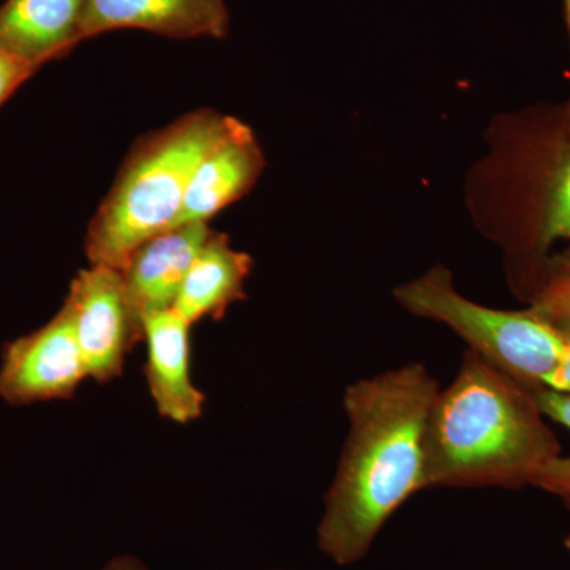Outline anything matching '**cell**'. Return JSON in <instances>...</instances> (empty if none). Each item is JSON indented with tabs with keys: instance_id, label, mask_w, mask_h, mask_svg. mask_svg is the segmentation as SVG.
<instances>
[{
	"instance_id": "18",
	"label": "cell",
	"mask_w": 570,
	"mask_h": 570,
	"mask_svg": "<svg viewBox=\"0 0 570 570\" xmlns=\"http://www.w3.org/2000/svg\"><path fill=\"white\" fill-rule=\"evenodd\" d=\"M102 570H151L146 568L138 558L119 557L108 562Z\"/></svg>"
},
{
	"instance_id": "12",
	"label": "cell",
	"mask_w": 570,
	"mask_h": 570,
	"mask_svg": "<svg viewBox=\"0 0 570 570\" xmlns=\"http://www.w3.org/2000/svg\"><path fill=\"white\" fill-rule=\"evenodd\" d=\"M88 0H6L0 6V50L41 69L81 43Z\"/></svg>"
},
{
	"instance_id": "19",
	"label": "cell",
	"mask_w": 570,
	"mask_h": 570,
	"mask_svg": "<svg viewBox=\"0 0 570 570\" xmlns=\"http://www.w3.org/2000/svg\"><path fill=\"white\" fill-rule=\"evenodd\" d=\"M564 18L566 24H568V32L570 39V0H564ZM564 111H566V121H568L569 132H570V97L568 102H564Z\"/></svg>"
},
{
	"instance_id": "5",
	"label": "cell",
	"mask_w": 570,
	"mask_h": 570,
	"mask_svg": "<svg viewBox=\"0 0 570 570\" xmlns=\"http://www.w3.org/2000/svg\"><path fill=\"white\" fill-rule=\"evenodd\" d=\"M396 302L414 316L448 325L469 346L524 387H546L560 363L562 340L549 317L530 306L523 311L493 309L459 294L452 273L434 266L393 292Z\"/></svg>"
},
{
	"instance_id": "6",
	"label": "cell",
	"mask_w": 570,
	"mask_h": 570,
	"mask_svg": "<svg viewBox=\"0 0 570 570\" xmlns=\"http://www.w3.org/2000/svg\"><path fill=\"white\" fill-rule=\"evenodd\" d=\"M85 379L88 373L66 305L50 322L2 347L0 400L10 406L69 400Z\"/></svg>"
},
{
	"instance_id": "7",
	"label": "cell",
	"mask_w": 570,
	"mask_h": 570,
	"mask_svg": "<svg viewBox=\"0 0 570 570\" xmlns=\"http://www.w3.org/2000/svg\"><path fill=\"white\" fill-rule=\"evenodd\" d=\"M70 311L86 373L105 384L121 376L126 356L141 336L132 321L119 269L89 265L71 279Z\"/></svg>"
},
{
	"instance_id": "4",
	"label": "cell",
	"mask_w": 570,
	"mask_h": 570,
	"mask_svg": "<svg viewBox=\"0 0 570 570\" xmlns=\"http://www.w3.org/2000/svg\"><path fill=\"white\" fill-rule=\"evenodd\" d=\"M230 119L213 110L187 112L135 142L89 223V264L121 269L138 246L176 227L195 168Z\"/></svg>"
},
{
	"instance_id": "16",
	"label": "cell",
	"mask_w": 570,
	"mask_h": 570,
	"mask_svg": "<svg viewBox=\"0 0 570 570\" xmlns=\"http://www.w3.org/2000/svg\"><path fill=\"white\" fill-rule=\"evenodd\" d=\"M546 317L553 322L562 340L560 363L551 371L550 376L547 377L546 389L570 393V311H562V313L550 314V316Z\"/></svg>"
},
{
	"instance_id": "10",
	"label": "cell",
	"mask_w": 570,
	"mask_h": 570,
	"mask_svg": "<svg viewBox=\"0 0 570 570\" xmlns=\"http://www.w3.org/2000/svg\"><path fill=\"white\" fill-rule=\"evenodd\" d=\"M265 156L254 130L232 118L219 141L195 168L176 227L206 223L235 204L258 181L265 170Z\"/></svg>"
},
{
	"instance_id": "3",
	"label": "cell",
	"mask_w": 570,
	"mask_h": 570,
	"mask_svg": "<svg viewBox=\"0 0 570 570\" xmlns=\"http://www.w3.org/2000/svg\"><path fill=\"white\" fill-rule=\"evenodd\" d=\"M543 417L532 390L468 352L459 374L431 407L426 489L531 485L561 452Z\"/></svg>"
},
{
	"instance_id": "20",
	"label": "cell",
	"mask_w": 570,
	"mask_h": 570,
	"mask_svg": "<svg viewBox=\"0 0 570 570\" xmlns=\"http://www.w3.org/2000/svg\"><path fill=\"white\" fill-rule=\"evenodd\" d=\"M566 504H568V508L570 510V499H566ZM566 547H568V549L570 551V534H569L568 540H566Z\"/></svg>"
},
{
	"instance_id": "15",
	"label": "cell",
	"mask_w": 570,
	"mask_h": 570,
	"mask_svg": "<svg viewBox=\"0 0 570 570\" xmlns=\"http://www.w3.org/2000/svg\"><path fill=\"white\" fill-rule=\"evenodd\" d=\"M528 303L546 316L570 311V246L550 255Z\"/></svg>"
},
{
	"instance_id": "1",
	"label": "cell",
	"mask_w": 570,
	"mask_h": 570,
	"mask_svg": "<svg viewBox=\"0 0 570 570\" xmlns=\"http://www.w3.org/2000/svg\"><path fill=\"white\" fill-rule=\"evenodd\" d=\"M439 392L420 363L346 390L351 430L317 528L318 549L337 566L365 558L390 517L426 489L425 433Z\"/></svg>"
},
{
	"instance_id": "2",
	"label": "cell",
	"mask_w": 570,
	"mask_h": 570,
	"mask_svg": "<svg viewBox=\"0 0 570 570\" xmlns=\"http://www.w3.org/2000/svg\"><path fill=\"white\" fill-rule=\"evenodd\" d=\"M490 151L472 171L468 202L480 230L508 255L530 299L557 243H570V132L564 104H535L491 124Z\"/></svg>"
},
{
	"instance_id": "9",
	"label": "cell",
	"mask_w": 570,
	"mask_h": 570,
	"mask_svg": "<svg viewBox=\"0 0 570 570\" xmlns=\"http://www.w3.org/2000/svg\"><path fill=\"white\" fill-rule=\"evenodd\" d=\"M212 232L206 223L178 225L138 246L119 269L140 336L142 318L175 306L195 255Z\"/></svg>"
},
{
	"instance_id": "17",
	"label": "cell",
	"mask_w": 570,
	"mask_h": 570,
	"mask_svg": "<svg viewBox=\"0 0 570 570\" xmlns=\"http://www.w3.org/2000/svg\"><path fill=\"white\" fill-rule=\"evenodd\" d=\"M39 70L17 56L0 50V107Z\"/></svg>"
},
{
	"instance_id": "11",
	"label": "cell",
	"mask_w": 570,
	"mask_h": 570,
	"mask_svg": "<svg viewBox=\"0 0 570 570\" xmlns=\"http://www.w3.org/2000/svg\"><path fill=\"white\" fill-rule=\"evenodd\" d=\"M228 26L225 0H88L81 39L118 29H140L170 39H224Z\"/></svg>"
},
{
	"instance_id": "13",
	"label": "cell",
	"mask_w": 570,
	"mask_h": 570,
	"mask_svg": "<svg viewBox=\"0 0 570 570\" xmlns=\"http://www.w3.org/2000/svg\"><path fill=\"white\" fill-rule=\"evenodd\" d=\"M253 265V257L232 247L227 235L212 232L195 255L174 309L190 325L208 317L219 321L228 307L246 298Z\"/></svg>"
},
{
	"instance_id": "14",
	"label": "cell",
	"mask_w": 570,
	"mask_h": 570,
	"mask_svg": "<svg viewBox=\"0 0 570 570\" xmlns=\"http://www.w3.org/2000/svg\"><path fill=\"white\" fill-rule=\"evenodd\" d=\"M535 403L546 417L561 423L570 431V393L557 392L551 389L534 390ZM531 485L570 499V456H557L549 461L534 479Z\"/></svg>"
},
{
	"instance_id": "8",
	"label": "cell",
	"mask_w": 570,
	"mask_h": 570,
	"mask_svg": "<svg viewBox=\"0 0 570 570\" xmlns=\"http://www.w3.org/2000/svg\"><path fill=\"white\" fill-rule=\"evenodd\" d=\"M190 332L193 325L174 307L149 314L141 322L149 395L160 417L179 425L195 422L205 411L204 392L193 379Z\"/></svg>"
}]
</instances>
